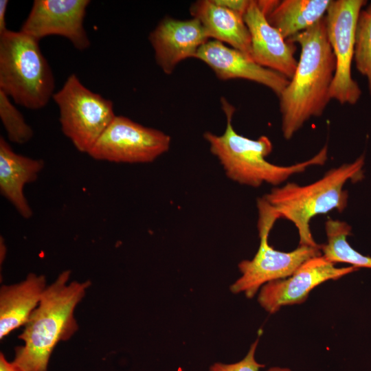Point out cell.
<instances>
[{"mask_svg": "<svg viewBox=\"0 0 371 371\" xmlns=\"http://www.w3.org/2000/svg\"><path fill=\"white\" fill-rule=\"evenodd\" d=\"M286 41L301 47L295 71L279 96L283 136L290 139L311 117L323 114L331 100L336 60L327 36L325 16Z\"/></svg>", "mask_w": 371, "mask_h": 371, "instance_id": "cell-1", "label": "cell"}, {"mask_svg": "<svg viewBox=\"0 0 371 371\" xmlns=\"http://www.w3.org/2000/svg\"><path fill=\"white\" fill-rule=\"evenodd\" d=\"M71 271H62L46 287L19 338L12 362L22 371H47L51 355L60 341L69 340L78 330L74 316L91 282H69Z\"/></svg>", "mask_w": 371, "mask_h": 371, "instance_id": "cell-2", "label": "cell"}, {"mask_svg": "<svg viewBox=\"0 0 371 371\" xmlns=\"http://www.w3.org/2000/svg\"><path fill=\"white\" fill-rule=\"evenodd\" d=\"M222 104L227 117L225 132L220 135L206 132L203 137L211 153L232 181L251 187H259L264 183L278 186L291 176L304 172L307 167L323 165L326 161L328 152L325 146L316 155L303 162L288 166L270 163L265 159L272 151L270 139L265 135L251 139L237 133L232 124L234 108L224 99Z\"/></svg>", "mask_w": 371, "mask_h": 371, "instance_id": "cell-3", "label": "cell"}, {"mask_svg": "<svg viewBox=\"0 0 371 371\" xmlns=\"http://www.w3.org/2000/svg\"><path fill=\"white\" fill-rule=\"evenodd\" d=\"M364 156L355 161L332 168L315 182L299 186L288 183L276 187L263 198L280 215L291 221L297 228L300 245L318 247L310 229V221L315 216L332 210L339 212L346 207L348 192L344 190L349 180L363 178Z\"/></svg>", "mask_w": 371, "mask_h": 371, "instance_id": "cell-4", "label": "cell"}, {"mask_svg": "<svg viewBox=\"0 0 371 371\" xmlns=\"http://www.w3.org/2000/svg\"><path fill=\"white\" fill-rule=\"evenodd\" d=\"M39 40L8 30L0 34V91L30 109L43 108L55 87L52 70Z\"/></svg>", "mask_w": 371, "mask_h": 371, "instance_id": "cell-5", "label": "cell"}, {"mask_svg": "<svg viewBox=\"0 0 371 371\" xmlns=\"http://www.w3.org/2000/svg\"><path fill=\"white\" fill-rule=\"evenodd\" d=\"M258 249L251 260L239 262L241 273L229 287L234 294L252 298L265 284L291 276L306 260L322 256L318 247L300 245L289 252L275 249L268 242L269 232L280 215L262 197L258 200Z\"/></svg>", "mask_w": 371, "mask_h": 371, "instance_id": "cell-6", "label": "cell"}, {"mask_svg": "<svg viewBox=\"0 0 371 371\" xmlns=\"http://www.w3.org/2000/svg\"><path fill=\"white\" fill-rule=\"evenodd\" d=\"M52 99L63 134L80 153H89L116 116L112 101L87 88L74 74Z\"/></svg>", "mask_w": 371, "mask_h": 371, "instance_id": "cell-7", "label": "cell"}, {"mask_svg": "<svg viewBox=\"0 0 371 371\" xmlns=\"http://www.w3.org/2000/svg\"><path fill=\"white\" fill-rule=\"evenodd\" d=\"M364 0L332 1L325 16L327 36L336 60V69L330 89V98L340 104H356L361 95L352 78L355 30Z\"/></svg>", "mask_w": 371, "mask_h": 371, "instance_id": "cell-8", "label": "cell"}, {"mask_svg": "<svg viewBox=\"0 0 371 371\" xmlns=\"http://www.w3.org/2000/svg\"><path fill=\"white\" fill-rule=\"evenodd\" d=\"M170 137L124 116H115L88 155L98 161L146 164L166 153Z\"/></svg>", "mask_w": 371, "mask_h": 371, "instance_id": "cell-9", "label": "cell"}, {"mask_svg": "<svg viewBox=\"0 0 371 371\" xmlns=\"http://www.w3.org/2000/svg\"><path fill=\"white\" fill-rule=\"evenodd\" d=\"M89 0H35L21 31L38 39L58 35L84 50L90 41L84 27Z\"/></svg>", "mask_w": 371, "mask_h": 371, "instance_id": "cell-10", "label": "cell"}, {"mask_svg": "<svg viewBox=\"0 0 371 371\" xmlns=\"http://www.w3.org/2000/svg\"><path fill=\"white\" fill-rule=\"evenodd\" d=\"M358 269L355 266L338 268L323 256H316L304 262L291 276L263 285L258 302L267 312L275 313L284 306L304 302L309 293L322 283Z\"/></svg>", "mask_w": 371, "mask_h": 371, "instance_id": "cell-11", "label": "cell"}, {"mask_svg": "<svg viewBox=\"0 0 371 371\" xmlns=\"http://www.w3.org/2000/svg\"><path fill=\"white\" fill-rule=\"evenodd\" d=\"M209 38L204 27L195 18L180 20L166 17L148 36L156 63L166 74H170L182 60L194 58Z\"/></svg>", "mask_w": 371, "mask_h": 371, "instance_id": "cell-12", "label": "cell"}, {"mask_svg": "<svg viewBox=\"0 0 371 371\" xmlns=\"http://www.w3.org/2000/svg\"><path fill=\"white\" fill-rule=\"evenodd\" d=\"M194 58L208 65L221 80L254 81L267 87L278 97L289 83L282 74L259 65L247 54L214 39L203 44Z\"/></svg>", "mask_w": 371, "mask_h": 371, "instance_id": "cell-13", "label": "cell"}, {"mask_svg": "<svg viewBox=\"0 0 371 371\" xmlns=\"http://www.w3.org/2000/svg\"><path fill=\"white\" fill-rule=\"evenodd\" d=\"M251 36V58L259 65L290 80L296 69L295 46L268 22L256 1H251L243 16Z\"/></svg>", "mask_w": 371, "mask_h": 371, "instance_id": "cell-14", "label": "cell"}, {"mask_svg": "<svg viewBox=\"0 0 371 371\" xmlns=\"http://www.w3.org/2000/svg\"><path fill=\"white\" fill-rule=\"evenodd\" d=\"M45 166L43 160L15 153L0 137V192L25 219L33 211L25 196L26 184L35 181Z\"/></svg>", "mask_w": 371, "mask_h": 371, "instance_id": "cell-15", "label": "cell"}, {"mask_svg": "<svg viewBox=\"0 0 371 371\" xmlns=\"http://www.w3.org/2000/svg\"><path fill=\"white\" fill-rule=\"evenodd\" d=\"M47 286L44 275L30 273L15 284L0 288V339L24 326Z\"/></svg>", "mask_w": 371, "mask_h": 371, "instance_id": "cell-16", "label": "cell"}, {"mask_svg": "<svg viewBox=\"0 0 371 371\" xmlns=\"http://www.w3.org/2000/svg\"><path fill=\"white\" fill-rule=\"evenodd\" d=\"M190 11L201 22L210 38L225 43L251 58V36L243 16L214 0L197 1Z\"/></svg>", "mask_w": 371, "mask_h": 371, "instance_id": "cell-17", "label": "cell"}, {"mask_svg": "<svg viewBox=\"0 0 371 371\" xmlns=\"http://www.w3.org/2000/svg\"><path fill=\"white\" fill-rule=\"evenodd\" d=\"M331 0H284L266 17L287 40L310 27L326 14Z\"/></svg>", "mask_w": 371, "mask_h": 371, "instance_id": "cell-18", "label": "cell"}, {"mask_svg": "<svg viewBox=\"0 0 371 371\" xmlns=\"http://www.w3.org/2000/svg\"><path fill=\"white\" fill-rule=\"evenodd\" d=\"M327 243L321 245L323 256L328 261L350 264L357 268L371 269V257L362 255L347 241L351 227L346 222L329 218L325 224Z\"/></svg>", "mask_w": 371, "mask_h": 371, "instance_id": "cell-19", "label": "cell"}, {"mask_svg": "<svg viewBox=\"0 0 371 371\" xmlns=\"http://www.w3.org/2000/svg\"><path fill=\"white\" fill-rule=\"evenodd\" d=\"M354 60L357 69L367 79L371 98V3L361 10L357 19Z\"/></svg>", "mask_w": 371, "mask_h": 371, "instance_id": "cell-20", "label": "cell"}, {"mask_svg": "<svg viewBox=\"0 0 371 371\" xmlns=\"http://www.w3.org/2000/svg\"><path fill=\"white\" fill-rule=\"evenodd\" d=\"M0 118L10 142L23 144L33 137L32 127L21 113L10 102V98L0 91Z\"/></svg>", "mask_w": 371, "mask_h": 371, "instance_id": "cell-21", "label": "cell"}, {"mask_svg": "<svg viewBox=\"0 0 371 371\" xmlns=\"http://www.w3.org/2000/svg\"><path fill=\"white\" fill-rule=\"evenodd\" d=\"M259 339L258 338L250 346L246 356L240 361L233 363H214L209 371H259L265 365L258 363L255 358L256 350L258 347Z\"/></svg>", "mask_w": 371, "mask_h": 371, "instance_id": "cell-22", "label": "cell"}, {"mask_svg": "<svg viewBox=\"0 0 371 371\" xmlns=\"http://www.w3.org/2000/svg\"><path fill=\"white\" fill-rule=\"evenodd\" d=\"M214 1L227 9H229L244 16L251 1L248 0H214Z\"/></svg>", "mask_w": 371, "mask_h": 371, "instance_id": "cell-23", "label": "cell"}, {"mask_svg": "<svg viewBox=\"0 0 371 371\" xmlns=\"http://www.w3.org/2000/svg\"><path fill=\"white\" fill-rule=\"evenodd\" d=\"M280 1H256L258 8L266 16L277 7Z\"/></svg>", "mask_w": 371, "mask_h": 371, "instance_id": "cell-24", "label": "cell"}, {"mask_svg": "<svg viewBox=\"0 0 371 371\" xmlns=\"http://www.w3.org/2000/svg\"><path fill=\"white\" fill-rule=\"evenodd\" d=\"M9 1L8 0L0 1V34L8 30L5 23V14Z\"/></svg>", "mask_w": 371, "mask_h": 371, "instance_id": "cell-25", "label": "cell"}, {"mask_svg": "<svg viewBox=\"0 0 371 371\" xmlns=\"http://www.w3.org/2000/svg\"><path fill=\"white\" fill-rule=\"evenodd\" d=\"M0 371H22L17 368L12 361H8L4 354L0 353Z\"/></svg>", "mask_w": 371, "mask_h": 371, "instance_id": "cell-26", "label": "cell"}, {"mask_svg": "<svg viewBox=\"0 0 371 371\" xmlns=\"http://www.w3.org/2000/svg\"><path fill=\"white\" fill-rule=\"evenodd\" d=\"M5 253H6L5 245L4 243L3 239L2 238V236H1V240H0V263L1 265L4 260V258L5 257Z\"/></svg>", "mask_w": 371, "mask_h": 371, "instance_id": "cell-27", "label": "cell"}, {"mask_svg": "<svg viewBox=\"0 0 371 371\" xmlns=\"http://www.w3.org/2000/svg\"><path fill=\"white\" fill-rule=\"evenodd\" d=\"M266 371H291L287 368L272 367Z\"/></svg>", "mask_w": 371, "mask_h": 371, "instance_id": "cell-28", "label": "cell"}]
</instances>
